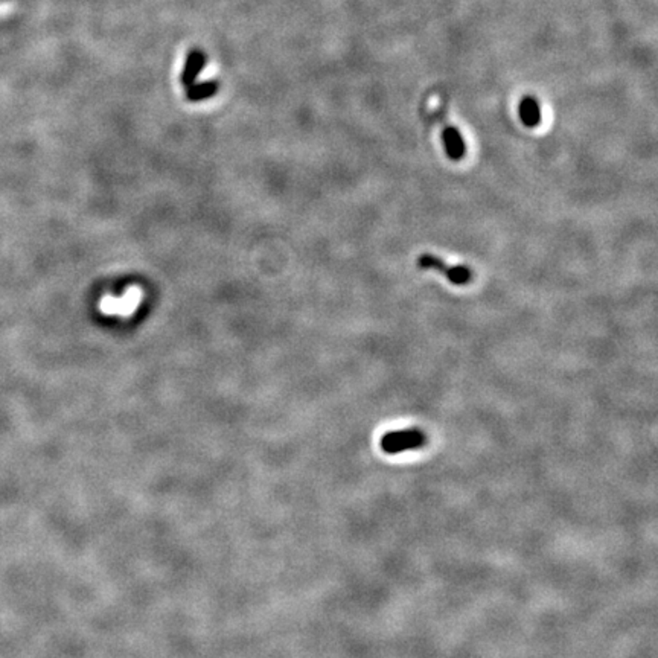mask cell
Returning a JSON list of instances; mask_svg holds the SVG:
<instances>
[{"label": "cell", "instance_id": "cell-4", "mask_svg": "<svg viewBox=\"0 0 658 658\" xmlns=\"http://www.w3.org/2000/svg\"><path fill=\"white\" fill-rule=\"evenodd\" d=\"M442 141H444L445 151L451 160L457 162L465 155L466 145L456 127H447V129L442 131Z\"/></svg>", "mask_w": 658, "mask_h": 658}, {"label": "cell", "instance_id": "cell-2", "mask_svg": "<svg viewBox=\"0 0 658 658\" xmlns=\"http://www.w3.org/2000/svg\"><path fill=\"white\" fill-rule=\"evenodd\" d=\"M418 264L421 269L436 270L447 276V279L454 283V286H466L473 279V271L469 270L466 265H448L442 259H439L435 254H421Z\"/></svg>", "mask_w": 658, "mask_h": 658}, {"label": "cell", "instance_id": "cell-7", "mask_svg": "<svg viewBox=\"0 0 658 658\" xmlns=\"http://www.w3.org/2000/svg\"><path fill=\"white\" fill-rule=\"evenodd\" d=\"M218 92V83L217 81H204V83H195L191 87L186 88V96L192 102H199L203 100L212 98Z\"/></svg>", "mask_w": 658, "mask_h": 658}, {"label": "cell", "instance_id": "cell-5", "mask_svg": "<svg viewBox=\"0 0 658 658\" xmlns=\"http://www.w3.org/2000/svg\"><path fill=\"white\" fill-rule=\"evenodd\" d=\"M518 113L519 117H522V122L529 129H534V127L541 122V109H539V104L534 96L523 98L522 102H519Z\"/></svg>", "mask_w": 658, "mask_h": 658}, {"label": "cell", "instance_id": "cell-3", "mask_svg": "<svg viewBox=\"0 0 658 658\" xmlns=\"http://www.w3.org/2000/svg\"><path fill=\"white\" fill-rule=\"evenodd\" d=\"M204 66H206V55L200 51V49H194V51H191L188 58H186L183 72L180 76L182 86L188 88L192 84L197 83Z\"/></svg>", "mask_w": 658, "mask_h": 658}, {"label": "cell", "instance_id": "cell-6", "mask_svg": "<svg viewBox=\"0 0 658 658\" xmlns=\"http://www.w3.org/2000/svg\"><path fill=\"white\" fill-rule=\"evenodd\" d=\"M137 302H139V291L131 290L124 299L114 300V299H105L102 303V310L105 312H130L133 308H136Z\"/></svg>", "mask_w": 658, "mask_h": 658}, {"label": "cell", "instance_id": "cell-1", "mask_svg": "<svg viewBox=\"0 0 658 658\" xmlns=\"http://www.w3.org/2000/svg\"><path fill=\"white\" fill-rule=\"evenodd\" d=\"M427 442L425 435L421 430L410 428V430H399L392 431L382 436L381 439V450L387 454H399L404 453L407 450H416L424 447Z\"/></svg>", "mask_w": 658, "mask_h": 658}]
</instances>
